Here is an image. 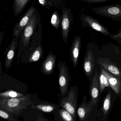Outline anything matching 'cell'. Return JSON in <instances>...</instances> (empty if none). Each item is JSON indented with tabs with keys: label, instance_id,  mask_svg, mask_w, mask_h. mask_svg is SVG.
<instances>
[{
	"label": "cell",
	"instance_id": "1",
	"mask_svg": "<svg viewBox=\"0 0 121 121\" xmlns=\"http://www.w3.org/2000/svg\"><path fill=\"white\" fill-rule=\"evenodd\" d=\"M32 104L29 95L18 98L0 99V108L16 116L20 115L28 106Z\"/></svg>",
	"mask_w": 121,
	"mask_h": 121
},
{
	"label": "cell",
	"instance_id": "2",
	"mask_svg": "<svg viewBox=\"0 0 121 121\" xmlns=\"http://www.w3.org/2000/svg\"><path fill=\"white\" fill-rule=\"evenodd\" d=\"M78 87L76 86L70 87L66 96L62 97L60 101V105L75 118L77 106V97Z\"/></svg>",
	"mask_w": 121,
	"mask_h": 121
},
{
	"label": "cell",
	"instance_id": "3",
	"mask_svg": "<svg viewBox=\"0 0 121 121\" xmlns=\"http://www.w3.org/2000/svg\"><path fill=\"white\" fill-rule=\"evenodd\" d=\"M59 70V90L62 97L66 96L69 91V85L71 78L69 73V67L66 62L60 61L58 64Z\"/></svg>",
	"mask_w": 121,
	"mask_h": 121
},
{
	"label": "cell",
	"instance_id": "4",
	"mask_svg": "<svg viewBox=\"0 0 121 121\" xmlns=\"http://www.w3.org/2000/svg\"><path fill=\"white\" fill-rule=\"evenodd\" d=\"M92 10L97 15L121 21V5L119 4L96 7Z\"/></svg>",
	"mask_w": 121,
	"mask_h": 121
},
{
	"label": "cell",
	"instance_id": "5",
	"mask_svg": "<svg viewBox=\"0 0 121 121\" xmlns=\"http://www.w3.org/2000/svg\"><path fill=\"white\" fill-rule=\"evenodd\" d=\"M80 18L83 27L92 28L104 36L111 35L108 30L97 19L84 14H81Z\"/></svg>",
	"mask_w": 121,
	"mask_h": 121
},
{
	"label": "cell",
	"instance_id": "6",
	"mask_svg": "<svg viewBox=\"0 0 121 121\" xmlns=\"http://www.w3.org/2000/svg\"><path fill=\"white\" fill-rule=\"evenodd\" d=\"M73 22V16L71 10L65 8L62 10V33L63 41L67 44L70 29Z\"/></svg>",
	"mask_w": 121,
	"mask_h": 121
},
{
	"label": "cell",
	"instance_id": "7",
	"mask_svg": "<svg viewBox=\"0 0 121 121\" xmlns=\"http://www.w3.org/2000/svg\"><path fill=\"white\" fill-rule=\"evenodd\" d=\"M35 11L34 6H31L26 13L19 23L15 26L13 30V35L14 37H19V35L25 28Z\"/></svg>",
	"mask_w": 121,
	"mask_h": 121
},
{
	"label": "cell",
	"instance_id": "8",
	"mask_svg": "<svg viewBox=\"0 0 121 121\" xmlns=\"http://www.w3.org/2000/svg\"><path fill=\"white\" fill-rule=\"evenodd\" d=\"M96 63L107 71L121 78V69L109 59L99 57Z\"/></svg>",
	"mask_w": 121,
	"mask_h": 121
},
{
	"label": "cell",
	"instance_id": "9",
	"mask_svg": "<svg viewBox=\"0 0 121 121\" xmlns=\"http://www.w3.org/2000/svg\"><path fill=\"white\" fill-rule=\"evenodd\" d=\"M36 22V16L33 14L25 27L23 34L22 35V42L25 47H26L28 44L30 39L35 28Z\"/></svg>",
	"mask_w": 121,
	"mask_h": 121
},
{
	"label": "cell",
	"instance_id": "10",
	"mask_svg": "<svg viewBox=\"0 0 121 121\" xmlns=\"http://www.w3.org/2000/svg\"><path fill=\"white\" fill-rule=\"evenodd\" d=\"M18 38L14 37L9 47L6 49L5 57V67L6 68H10L15 57L16 49L18 44Z\"/></svg>",
	"mask_w": 121,
	"mask_h": 121
},
{
	"label": "cell",
	"instance_id": "11",
	"mask_svg": "<svg viewBox=\"0 0 121 121\" xmlns=\"http://www.w3.org/2000/svg\"><path fill=\"white\" fill-rule=\"evenodd\" d=\"M81 39L80 36L75 37L70 48V59L74 67H76L78 65V59L81 48Z\"/></svg>",
	"mask_w": 121,
	"mask_h": 121
},
{
	"label": "cell",
	"instance_id": "12",
	"mask_svg": "<svg viewBox=\"0 0 121 121\" xmlns=\"http://www.w3.org/2000/svg\"><path fill=\"white\" fill-rule=\"evenodd\" d=\"M99 77V74L97 72H96L90 84V94L94 106L98 101L99 91H100Z\"/></svg>",
	"mask_w": 121,
	"mask_h": 121
},
{
	"label": "cell",
	"instance_id": "13",
	"mask_svg": "<svg viewBox=\"0 0 121 121\" xmlns=\"http://www.w3.org/2000/svg\"><path fill=\"white\" fill-rule=\"evenodd\" d=\"M56 60V56L53 54L51 50L42 64V71L43 74L47 75L52 74L54 70Z\"/></svg>",
	"mask_w": 121,
	"mask_h": 121
},
{
	"label": "cell",
	"instance_id": "14",
	"mask_svg": "<svg viewBox=\"0 0 121 121\" xmlns=\"http://www.w3.org/2000/svg\"><path fill=\"white\" fill-rule=\"evenodd\" d=\"M107 78L109 86L117 94H121V78L112 74L104 68L101 70Z\"/></svg>",
	"mask_w": 121,
	"mask_h": 121
},
{
	"label": "cell",
	"instance_id": "15",
	"mask_svg": "<svg viewBox=\"0 0 121 121\" xmlns=\"http://www.w3.org/2000/svg\"><path fill=\"white\" fill-rule=\"evenodd\" d=\"M94 67V58L91 50L87 51L84 57L83 68L85 74L87 77L91 75Z\"/></svg>",
	"mask_w": 121,
	"mask_h": 121
},
{
	"label": "cell",
	"instance_id": "16",
	"mask_svg": "<svg viewBox=\"0 0 121 121\" xmlns=\"http://www.w3.org/2000/svg\"><path fill=\"white\" fill-rule=\"evenodd\" d=\"M94 106L91 99L89 102L86 101V96L84 97L82 103L77 111V114L81 121H83L87 118Z\"/></svg>",
	"mask_w": 121,
	"mask_h": 121
},
{
	"label": "cell",
	"instance_id": "17",
	"mask_svg": "<svg viewBox=\"0 0 121 121\" xmlns=\"http://www.w3.org/2000/svg\"><path fill=\"white\" fill-rule=\"evenodd\" d=\"M29 0H14L13 6L14 14L18 16L22 11Z\"/></svg>",
	"mask_w": 121,
	"mask_h": 121
},
{
	"label": "cell",
	"instance_id": "18",
	"mask_svg": "<svg viewBox=\"0 0 121 121\" xmlns=\"http://www.w3.org/2000/svg\"><path fill=\"white\" fill-rule=\"evenodd\" d=\"M43 53L42 47L41 45H39L31 55L28 62L32 63L38 61L43 56Z\"/></svg>",
	"mask_w": 121,
	"mask_h": 121
},
{
	"label": "cell",
	"instance_id": "19",
	"mask_svg": "<svg viewBox=\"0 0 121 121\" xmlns=\"http://www.w3.org/2000/svg\"><path fill=\"white\" fill-rule=\"evenodd\" d=\"M25 96L23 94L13 90H8L0 93V99H11L22 97Z\"/></svg>",
	"mask_w": 121,
	"mask_h": 121
},
{
	"label": "cell",
	"instance_id": "20",
	"mask_svg": "<svg viewBox=\"0 0 121 121\" xmlns=\"http://www.w3.org/2000/svg\"><path fill=\"white\" fill-rule=\"evenodd\" d=\"M31 108L34 109H37L43 112L49 113L53 111L55 108L54 105L47 104H41L37 105L32 104Z\"/></svg>",
	"mask_w": 121,
	"mask_h": 121
},
{
	"label": "cell",
	"instance_id": "21",
	"mask_svg": "<svg viewBox=\"0 0 121 121\" xmlns=\"http://www.w3.org/2000/svg\"><path fill=\"white\" fill-rule=\"evenodd\" d=\"M99 81L100 91L102 92L106 87L109 86V85L107 78L102 71L99 75Z\"/></svg>",
	"mask_w": 121,
	"mask_h": 121
},
{
	"label": "cell",
	"instance_id": "22",
	"mask_svg": "<svg viewBox=\"0 0 121 121\" xmlns=\"http://www.w3.org/2000/svg\"><path fill=\"white\" fill-rule=\"evenodd\" d=\"M13 115L14 114L3 109H0V117L8 121H20L16 119Z\"/></svg>",
	"mask_w": 121,
	"mask_h": 121
},
{
	"label": "cell",
	"instance_id": "23",
	"mask_svg": "<svg viewBox=\"0 0 121 121\" xmlns=\"http://www.w3.org/2000/svg\"><path fill=\"white\" fill-rule=\"evenodd\" d=\"M111 92H109L105 97L103 104V111L105 115L107 114L110 109L111 105Z\"/></svg>",
	"mask_w": 121,
	"mask_h": 121
},
{
	"label": "cell",
	"instance_id": "24",
	"mask_svg": "<svg viewBox=\"0 0 121 121\" xmlns=\"http://www.w3.org/2000/svg\"><path fill=\"white\" fill-rule=\"evenodd\" d=\"M59 113L62 119L64 121H74L72 116L64 109H60Z\"/></svg>",
	"mask_w": 121,
	"mask_h": 121
},
{
	"label": "cell",
	"instance_id": "25",
	"mask_svg": "<svg viewBox=\"0 0 121 121\" xmlns=\"http://www.w3.org/2000/svg\"><path fill=\"white\" fill-rule=\"evenodd\" d=\"M60 21L57 11H55L53 13L51 19V23L53 27L57 30L59 28Z\"/></svg>",
	"mask_w": 121,
	"mask_h": 121
},
{
	"label": "cell",
	"instance_id": "26",
	"mask_svg": "<svg viewBox=\"0 0 121 121\" xmlns=\"http://www.w3.org/2000/svg\"><path fill=\"white\" fill-rule=\"evenodd\" d=\"M110 38L113 39L117 40L119 44L121 45V29L118 30V32L114 35H111Z\"/></svg>",
	"mask_w": 121,
	"mask_h": 121
},
{
	"label": "cell",
	"instance_id": "27",
	"mask_svg": "<svg viewBox=\"0 0 121 121\" xmlns=\"http://www.w3.org/2000/svg\"><path fill=\"white\" fill-rule=\"evenodd\" d=\"M111 0H82V2L88 4L102 3Z\"/></svg>",
	"mask_w": 121,
	"mask_h": 121
},
{
	"label": "cell",
	"instance_id": "28",
	"mask_svg": "<svg viewBox=\"0 0 121 121\" xmlns=\"http://www.w3.org/2000/svg\"><path fill=\"white\" fill-rule=\"evenodd\" d=\"M39 0V3L42 6H46L47 4V0Z\"/></svg>",
	"mask_w": 121,
	"mask_h": 121
},
{
	"label": "cell",
	"instance_id": "29",
	"mask_svg": "<svg viewBox=\"0 0 121 121\" xmlns=\"http://www.w3.org/2000/svg\"><path fill=\"white\" fill-rule=\"evenodd\" d=\"M37 121H45V119H43V118L41 117H39L38 118V119H37Z\"/></svg>",
	"mask_w": 121,
	"mask_h": 121
}]
</instances>
